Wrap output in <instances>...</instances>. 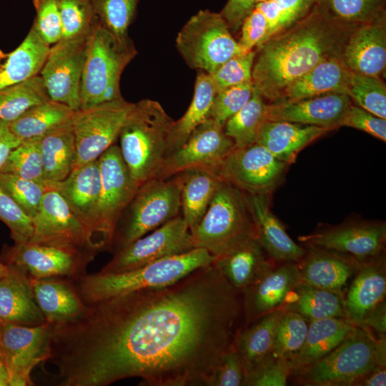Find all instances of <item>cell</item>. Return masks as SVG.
Segmentation results:
<instances>
[{"mask_svg": "<svg viewBox=\"0 0 386 386\" xmlns=\"http://www.w3.org/2000/svg\"><path fill=\"white\" fill-rule=\"evenodd\" d=\"M21 142L9 130L7 124L0 122V172L6 165L11 152Z\"/></svg>", "mask_w": 386, "mask_h": 386, "instance_id": "cell-60", "label": "cell"}, {"mask_svg": "<svg viewBox=\"0 0 386 386\" xmlns=\"http://www.w3.org/2000/svg\"><path fill=\"white\" fill-rule=\"evenodd\" d=\"M6 265L8 271L0 278V324L34 326L46 322L29 277L16 267Z\"/></svg>", "mask_w": 386, "mask_h": 386, "instance_id": "cell-27", "label": "cell"}, {"mask_svg": "<svg viewBox=\"0 0 386 386\" xmlns=\"http://www.w3.org/2000/svg\"><path fill=\"white\" fill-rule=\"evenodd\" d=\"M0 187L31 218L37 213L43 196L49 185L0 172Z\"/></svg>", "mask_w": 386, "mask_h": 386, "instance_id": "cell-47", "label": "cell"}, {"mask_svg": "<svg viewBox=\"0 0 386 386\" xmlns=\"http://www.w3.org/2000/svg\"><path fill=\"white\" fill-rule=\"evenodd\" d=\"M317 4L337 21L354 28L386 19V0H317Z\"/></svg>", "mask_w": 386, "mask_h": 386, "instance_id": "cell-42", "label": "cell"}, {"mask_svg": "<svg viewBox=\"0 0 386 386\" xmlns=\"http://www.w3.org/2000/svg\"><path fill=\"white\" fill-rule=\"evenodd\" d=\"M98 162L101 192L89 237L90 247L97 254L110 252L118 222L139 187L132 179L119 146L109 147L99 156Z\"/></svg>", "mask_w": 386, "mask_h": 386, "instance_id": "cell-9", "label": "cell"}, {"mask_svg": "<svg viewBox=\"0 0 386 386\" xmlns=\"http://www.w3.org/2000/svg\"><path fill=\"white\" fill-rule=\"evenodd\" d=\"M240 31L238 43L245 52L254 50L264 42L267 31V23L257 7L244 19Z\"/></svg>", "mask_w": 386, "mask_h": 386, "instance_id": "cell-57", "label": "cell"}, {"mask_svg": "<svg viewBox=\"0 0 386 386\" xmlns=\"http://www.w3.org/2000/svg\"><path fill=\"white\" fill-rule=\"evenodd\" d=\"M383 141H386V119L379 117L359 106L351 105L341 122Z\"/></svg>", "mask_w": 386, "mask_h": 386, "instance_id": "cell-55", "label": "cell"}, {"mask_svg": "<svg viewBox=\"0 0 386 386\" xmlns=\"http://www.w3.org/2000/svg\"><path fill=\"white\" fill-rule=\"evenodd\" d=\"M51 187L58 191L86 226L89 242L101 192L98 159L74 168L66 178Z\"/></svg>", "mask_w": 386, "mask_h": 386, "instance_id": "cell-26", "label": "cell"}, {"mask_svg": "<svg viewBox=\"0 0 386 386\" xmlns=\"http://www.w3.org/2000/svg\"><path fill=\"white\" fill-rule=\"evenodd\" d=\"M214 259L206 249L194 248L128 271L86 274L76 279V283L81 298L88 305L143 289L166 286L211 264Z\"/></svg>", "mask_w": 386, "mask_h": 386, "instance_id": "cell-3", "label": "cell"}, {"mask_svg": "<svg viewBox=\"0 0 386 386\" xmlns=\"http://www.w3.org/2000/svg\"><path fill=\"white\" fill-rule=\"evenodd\" d=\"M355 327L347 320L342 318L310 322L303 345L288 359L292 374L331 352L353 332Z\"/></svg>", "mask_w": 386, "mask_h": 386, "instance_id": "cell-31", "label": "cell"}, {"mask_svg": "<svg viewBox=\"0 0 386 386\" xmlns=\"http://www.w3.org/2000/svg\"><path fill=\"white\" fill-rule=\"evenodd\" d=\"M254 89L253 82H249L218 91L208 118L224 127L225 122L247 103Z\"/></svg>", "mask_w": 386, "mask_h": 386, "instance_id": "cell-50", "label": "cell"}, {"mask_svg": "<svg viewBox=\"0 0 386 386\" xmlns=\"http://www.w3.org/2000/svg\"><path fill=\"white\" fill-rule=\"evenodd\" d=\"M342 59L353 72L380 77L386 66V19L356 28Z\"/></svg>", "mask_w": 386, "mask_h": 386, "instance_id": "cell-24", "label": "cell"}, {"mask_svg": "<svg viewBox=\"0 0 386 386\" xmlns=\"http://www.w3.org/2000/svg\"><path fill=\"white\" fill-rule=\"evenodd\" d=\"M134 104L122 97L74 112L71 118L76 142L74 169L97 159L114 144Z\"/></svg>", "mask_w": 386, "mask_h": 386, "instance_id": "cell-12", "label": "cell"}, {"mask_svg": "<svg viewBox=\"0 0 386 386\" xmlns=\"http://www.w3.org/2000/svg\"><path fill=\"white\" fill-rule=\"evenodd\" d=\"M346 94L357 106L386 119V86L380 77L352 71Z\"/></svg>", "mask_w": 386, "mask_h": 386, "instance_id": "cell-44", "label": "cell"}, {"mask_svg": "<svg viewBox=\"0 0 386 386\" xmlns=\"http://www.w3.org/2000/svg\"><path fill=\"white\" fill-rule=\"evenodd\" d=\"M244 378V367L233 343L215 372L212 386H242Z\"/></svg>", "mask_w": 386, "mask_h": 386, "instance_id": "cell-56", "label": "cell"}, {"mask_svg": "<svg viewBox=\"0 0 386 386\" xmlns=\"http://www.w3.org/2000/svg\"><path fill=\"white\" fill-rule=\"evenodd\" d=\"M182 217L192 230L205 214L222 179L213 172L203 168L180 172Z\"/></svg>", "mask_w": 386, "mask_h": 386, "instance_id": "cell-37", "label": "cell"}, {"mask_svg": "<svg viewBox=\"0 0 386 386\" xmlns=\"http://www.w3.org/2000/svg\"><path fill=\"white\" fill-rule=\"evenodd\" d=\"M292 370L285 357H271L245 377V386H285Z\"/></svg>", "mask_w": 386, "mask_h": 386, "instance_id": "cell-54", "label": "cell"}, {"mask_svg": "<svg viewBox=\"0 0 386 386\" xmlns=\"http://www.w3.org/2000/svg\"><path fill=\"white\" fill-rule=\"evenodd\" d=\"M49 99L40 75L3 88L0 89V122L8 124Z\"/></svg>", "mask_w": 386, "mask_h": 386, "instance_id": "cell-40", "label": "cell"}, {"mask_svg": "<svg viewBox=\"0 0 386 386\" xmlns=\"http://www.w3.org/2000/svg\"><path fill=\"white\" fill-rule=\"evenodd\" d=\"M361 264L348 254L313 247L297 262L301 282L342 295Z\"/></svg>", "mask_w": 386, "mask_h": 386, "instance_id": "cell-23", "label": "cell"}, {"mask_svg": "<svg viewBox=\"0 0 386 386\" xmlns=\"http://www.w3.org/2000/svg\"><path fill=\"white\" fill-rule=\"evenodd\" d=\"M50 46L32 26L21 44L11 52L0 49V89L39 75Z\"/></svg>", "mask_w": 386, "mask_h": 386, "instance_id": "cell-34", "label": "cell"}, {"mask_svg": "<svg viewBox=\"0 0 386 386\" xmlns=\"http://www.w3.org/2000/svg\"><path fill=\"white\" fill-rule=\"evenodd\" d=\"M330 131L316 126L266 120L259 129L256 143L290 164L302 149Z\"/></svg>", "mask_w": 386, "mask_h": 386, "instance_id": "cell-29", "label": "cell"}, {"mask_svg": "<svg viewBox=\"0 0 386 386\" xmlns=\"http://www.w3.org/2000/svg\"><path fill=\"white\" fill-rule=\"evenodd\" d=\"M174 122L157 101L134 103L119 138L122 157L139 185L154 177L167 156Z\"/></svg>", "mask_w": 386, "mask_h": 386, "instance_id": "cell-4", "label": "cell"}, {"mask_svg": "<svg viewBox=\"0 0 386 386\" xmlns=\"http://www.w3.org/2000/svg\"><path fill=\"white\" fill-rule=\"evenodd\" d=\"M317 0H267L257 7L267 23L266 40L282 32L303 19Z\"/></svg>", "mask_w": 386, "mask_h": 386, "instance_id": "cell-43", "label": "cell"}, {"mask_svg": "<svg viewBox=\"0 0 386 386\" xmlns=\"http://www.w3.org/2000/svg\"><path fill=\"white\" fill-rule=\"evenodd\" d=\"M217 93L211 76L199 71L194 84V93L187 112L174 121L170 131L167 155L180 147L192 132L207 119Z\"/></svg>", "mask_w": 386, "mask_h": 386, "instance_id": "cell-38", "label": "cell"}, {"mask_svg": "<svg viewBox=\"0 0 386 386\" xmlns=\"http://www.w3.org/2000/svg\"><path fill=\"white\" fill-rule=\"evenodd\" d=\"M32 220L33 232L29 242L92 249L87 228L54 187L44 193Z\"/></svg>", "mask_w": 386, "mask_h": 386, "instance_id": "cell-19", "label": "cell"}, {"mask_svg": "<svg viewBox=\"0 0 386 386\" xmlns=\"http://www.w3.org/2000/svg\"><path fill=\"white\" fill-rule=\"evenodd\" d=\"M351 72L342 58L326 59L289 85L277 102H293L330 93L346 94Z\"/></svg>", "mask_w": 386, "mask_h": 386, "instance_id": "cell-30", "label": "cell"}, {"mask_svg": "<svg viewBox=\"0 0 386 386\" xmlns=\"http://www.w3.org/2000/svg\"><path fill=\"white\" fill-rule=\"evenodd\" d=\"M74 110L51 100L39 104L8 124L11 132L21 142L40 139L71 120Z\"/></svg>", "mask_w": 386, "mask_h": 386, "instance_id": "cell-39", "label": "cell"}, {"mask_svg": "<svg viewBox=\"0 0 386 386\" xmlns=\"http://www.w3.org/2000/svg\"><path fill=\"white\" fill-rule=\"evenodd\" d=\"M180 173L172 178L150 179L138 187L117 225L113 254L178 217L181 209Z\"/></svg>", "mask_w": 386, "mask_h": 386, "instance_id": "cell-7", "label": "cell"}, {"mask_svg": "<svg viewBox=\"0 0 386 386\" xmlns=\"http://www.w3.org/2000/svg\"><path fill=\"white\" fill-rule=\"evenodd\" d=\"M385 365V337L356 326L331 352L294 375L303 385L356 386L371 371Z\"/></svg>", "mask_w": 386, "mask_h": 386, "instance_id": "cell-5", "label": "cell"}, {"mask_svg": "<svg viewBox=\"0 0 386 386\" xmlns=\"http://www.w3.org/2000/svg\"><path fill=\"white\" fill-rule=\"evenodd\" d=\"M371 332L377 337H385L386 333V305L385 301L372 309L359 325Z\"/></svg>", "mask_w": 386, "mask_h": 386, "instance_id": "cell-59", "label": "cell"}, {"mask_svg": "<svg viewBox=\"0 0 386 386\" xmlns=\"http://www.w3.org/2000/svg\"><path fill=\"white\" fill-rule=\"evenodd\" d=\"M288 165L254 143L235 147L212 172L246 194L269 195L282 182Z\"/></svg>", "mask_w": 386, "mask_h": 386, "instance_id": "cell-13", "label": "cell"}, {"mask_svg": "<svg viewBox=\"0 0 386 386\" xmlns=\"http://www.w3.org/2000/svg\"><path fill=\"white\" fill-rule=\"evenodd\" d=\"M385 367H379L371 371L359 381L356 386H385Z\"/></svg>", "mask_w": 386, "mask_h": 386, "instance_id": "cell-61", "label": "cell"}, {"mask_svg": "<svg viewBox=\"0 0 386 386\" xmlns=\"http://www.w3.org/2000/svg\"><path fill=\"white\" fill-rule=\"evenodd\" d=\"M101 24L122 42L131 40L128 28L139 0H89Z\"/></svg>", "mask_w": 386, "mask_h": 386, "instance_id": "cell-45", "label": "cell"}, {"mask_svg": "<svg viewBox=\"0 0 386 386\" xmlns=\"http://www.w3.org/2000/svg\"><path fill=\"white\" fill-rule=\"evenodd\" d=\"M8 271V266L0 261V278L4 276Z\"/></svg>", "mask_w": 386, "mask_h": 386, "instance_id": "cell-63", "label": "cell"}, {"mask_svg": "<svg viewBox=\"0 0 386 386\" xmlns=\"http://www.w3.org/2000/svg\"><path fill=\"white\" fill-rule=\"evenodd\" d=\"M269 262L255 237H249L215 256L212 264L233 287L242 292Z\"/></svg>", "mask_w": 386, "mask_h": 386, "instance_id": "cell-32", "label": "cell"}, {"mask_svg": "<svg viewBox=\"0 0 386 386\" xmlns=\"http://www.w3.org/2000/svg\"><path fill=\"white\" fill-rule=\"evenodd\" d=\"M61 38L69 39L89 36L96 20L89 0H57Z\"/></svg>", "mask_w": 386, "mask_h": 386, "instance_id": "cell-48", "label": "cell"}, {"mask_svg": "<svg viewBox=\"0 0 386 386\" xmlns=\"http://www.w3.org/2000/svg\"><path fill=\"white\" fill-rule=\"evenodd\" d=\"M34 299L46 322L52 325L71 321L86 308L76 279L51 277L30 279Z\"/></svg>", "mask_w": 386, "mask_h": 386, "instance_id": "cell-25", "label": "cell"}, {"mask_svg": "<svg viewBox=\"0 0 386 386\" xmlns=\"http://www.w3.org/2000/svg\"><path fill=\"white\" fill-rule=\"evenodd\" d=\"M245 196L254 224L255 239L266 254L279 262H299L307 250L288 235L282 224L272 212L269 195L245 193Z\"/></svg>", "mask_w": 386, "mask_h": 386, "instance_id": "cell-22", "label": "cell"}, {"mask_svg": "<svg viewBox=\"0 0 386 386\" xmlns=\"http://www.w3.org/2000/svg\"><path fill=\"white\" fill-rule=\"evenodd\" d=\"M344 93H330L293 102L267 104L266 120L285 121L333 130L341 127L352 104Z\"/></svg>", "mask_w": 386, "mask_h": 386, "instance_id": "cell-20", "label": "cell"}, {"mask_svg": "<svg viewBox=\"0 0 386 386\" xmlns=\"http://www.w3.org/2000/svg\"><path fill=\"white\" fill-rule=\"evenodd\" d=\"M176 46L189 67L207 74L245 53L220 13L208 9L200 10L187 21L177 36Z\"/></svg>", "mask_w": 386, "mask_h": 386, "instance_id": "cell-10", "label": "cell"}, {"mask_svg": "<svg viewBox=\"0 0 386 386\" xmlns=\"http://www.w3.org/2000/svg\"><path fill=\"white\" fill-rule=\"evenodd\" d=\"M308 325L300 315L284 311L277 325L272 357L288 360L297 352L304 343Z\"/></svg>", "mask_w": 386, "mask_h": 386, "instance_id": "cell-46", "label": "cell"}, {"mask_svg": "<svg viewBox=\"0 0 386 386\" xmlns=\"http://www.w3.org/2000/svg\"><path fill=\"white\" fill-rule=\"evenodd\" d=\"M234 148L224 127L208 118L180 147L165 157L152 179H168L194 168L212 172Z\"/></svg>", "mask_w": 386, "mask_h": 386, "instance_id": "cell-17", "label": "cell"}, {"mask_svg": "<svg viewBox=\"0 0 386 386\" xmlns=\"http://www.w3.org/2000/svg\"><path fill=\"white\" fill-rule=\"evenodd\" d=\"M282 310L296 312L309 322L332 317L347 320L343 295L302 282L290 294Z\"/></svg>", "mask_w": 386, "mask_h": 386, "instance_id": "cell-36", "label": "cell"}, {"mask_svg": "<svg viewBox=\"0 0 386 386\" xmlns=\"http://www.w3.org/2000/svg\"><path fill=\"white\" fill-rule=\"evenodd\" d=\"M52 325L0 324V355L9 375V386L34 385L33 369L51 358Z\"/></svg>", "mask_w": 386, "mask_h": 386, "instance_id": "cell-14", "label": "cell"}, {"mask_svg": "<svg viewBox=\"0 0 386 386\" xmlns=\"http://www.w3.org/2000/svg\"><path fill=\"white\" fill-rule=\"evenodd\" d=\"M194 249L191 232L182 217H177L114 254L98 272L118 273Z\"/></svg>", "mask_w": 386, "mask_h": 386, "instance_id": "cell-15", "label": "cell"}, {"mask_svg": "<svg viewBox=\"0 0 386 386\" xmlns=\"http://www.w3.org/2000/svg\"><path fill=\"white\" fill-rule=\"evenodd\" d=\"M0 386H9V375L6 364L0 355Z\"/></svg>", "mask_w": 386, "mask_h": 386, "instance_id": "cell-62", "label": "cell"}, {"mask_svg": "<svg viewBox=\"0 0 386 386\" xmlns=\"http://www.w3.org/2000/svg\"><path fill=\"white\" fill-rule=\"evenodd\" d=\"M386 239L384 223H354L332 227L302 237L311 247L348 254L360 262L377 257Z\"/></svg>", "mask_w": 386, "mask_h": 386, "instance_id": "cell-21", "label": "cell"}, {"mask_svg": "<svg viewBox=\"0 0 386 386\" xmlns=\"http://www.w3.org/2000/svg\"><path fill=\"white\" fill-rule=\"evenodd\" d=\"M301 282L297 262H271L242 291L244 326L274 310L282 309L289 296Z\"/></svg>", "mask_w": 386, "mask_h": 386, "instance_id": "cell-18", "label": "cell"}, {"mask_svg": "<svg viewBox=\"0 0 386 386\" xmlns=\"http://www.w3.org/2000/svg\"><path fill=\"white\" fill-rule=\"evenodd\" d=\"M190 232L194 248L204 249L214 257L255 237L245 193L222 180L201 221Z\"/></svg>", "mask_w": 386, "mask_h": 386, "instance_id": "cell-8", "label": "cell"}, {"mask_svg": "<svg viewBox=\"0 0 386 386\" xmlns=\"http://www.w3.org/2000/svg\"><path fill=\"white\" fill-rule=\"evenodd\" d=\"M355 274L344 302L347 320L359 326L365 316L385 300V262L376 257L362 262Z\"/></svg>", "mask_w": 386, "mask_h": 386, "instance_id": "cell-28", "label": "cell"}, {"mask_svg": "<svg viewBox=\"0 0 386 386\" xmlns=\"http://www.w3.org/2000/svg\"><path fill=\"white\" fill-rule=\"evenodd\" d=\"M244 326L242 292L212 263L166 286L88 304L53 325L51 361L60 386H212Z\"/></svg>", "mask_w": 386, "mask_h": 386, "instance_id": "cell-1", "label": "cell"}, {"mask_svg": "<svg viewBox=\"0 0 386 386\" xmlns=\"http://www.w3.org/2000/svg\"><path fill=\"white\" fill-rule=\"evenodd\" d=\"M97 254L89 248L25 242L5 246L0 257L5 264L22 270L29 279L51 277L77 279Z\"/></svg>", "mask_w": 386, "mask_h": 386, "instance_id": "cell-11", "label": "cell"}, {"mask_svg": "<svg viewBox=\"0 0 386 386\" xmlns=\"http://www.w3.org/2000/svg\"><path fill=\"white\" fill-rule=\"evenodd\" d=\"M284 312L279 309L266 314L243 326L236 335L234 345L245 377L272 357L277 325Z\"/></svg>", "mask_w": 386, "mask_h": 386, "instance_id": "cell-33", "label": "cell"}, {"mask_svg": "<svg viewBox=\"0 0 386 386\" xmlns=\"http://www.w3.org/2000/svg\"><path fill=\"white\" fill-rule=\"evenodd\" d=\"M267 0H228L220 12L230 31L237 32L244 19L259 4Z\"/></svg>", "mask_w": 386, "mask_h": 386, "instance_id": "cell-58", "label": "cell"}, {"mask_svg": "<svg viewBox=\"0 0 386 386\" xmlns=\"http://www.w3.org/2000/svg\"><path fill=\"white\" fill-rule=\"evenodd\" d=\"M132 39L122 42L96 17L90 33L80 87V108L122 98L121 74L137 55Z\"/></svg>", "mask_w": 386, "mask_h": 386, "instance_id": "cell-6", "label": "cell"}, {"mask_svg": "<svg viewBox=\"0 0 386 386\" xmlns=\"http://www.w3.org/2000/svg\"><path fill=\"white\" fill-rule=\"evenodd\" d=\"M255 49L236 55L209 74L217 91L227 87L252 82V67Z\"/></svg>", "mask_w": 386, "mask_h": 386, "instance_id": "cell-51", "label": "cell"}, {"mask_svg": "<svg viewBox=\"0 0 386 386\" xmlns=\"http://www.w3.org/2000/svg\"><path fill=\"white\" fill-rule=\"evenodd\" d=\"M36 11L33 26L49 46L61 38V21L57 0H32Z\"/></svg>", "mask_w": 386, "mask_h": 386, "instance_id": "cell-53", "label": "cell"}, {"mask_svg": "<svg viewBox=\"0 0 386 386\" xmlns=\"http://www.w3.org/2000/svg\"><path fill=\"white\" fill-rule=\"evenodd\" d=\"M89 35L55 43L40 71L50 100L74 111L81 107V80Z\"/></svg>", "mask_w": 386, "mask_h": 386, "instance_id": "cell-16", "label": "cell"}, {"mask_svg": "<svg viewBox=\"0 0 386 386\" xmlns=\"http://www.w3.org/2000/svg\"><path fill=\"white\" fill-rule=\"evenodd\" d=\"M0 220L10 229L14 243L30 240L33 232V220L0 187Z\"/></svg>", "mask_w": 386, "mask_h": 386, "instance_id": "cell-52", "label": "cell"}, {"mask_svg": "<svg viewBox=\"0 0 386 386\" xmlns=\"http://www.w3.org/2000/svg\"><path fill=\"white\" fill-rule=\"evenodd\" d=\"M355 29L337 21L316 3L300 21L255 48L254 88L270 103L279 101L289 85L319 63L342 58Z\"/></svg>", "mask_w": 386, "mask_h": 386, "instance_id": "cell-2", "label": "cell"}, {"mask_svg": "<svg viewBox=\"0 0 386 386\" xmlns=\"http://www.w3.org/2000/svg\"><path fill=\"white\" fill-rule=\"evenodd\" d=\"M39 141L40 139H34L21 142L11 152L1 172L46 184Z\"/></svg>", "mask_w": 386, "mask_h": 386, "instance_id": "cell-49", "label": "cell"}, {"mask_svg": "<svg viewBox=\"0 0 386 386\" xmlns=\"http://www.w3.org/2000/svg\"><path fill=\"white\" fill-rule=\"evenodd\" d=\"M39 142L44 180L52 187L74 169L76 142L71 120L44 135Z\"/></svg>", "mask_w": 386, "mask_h": 386, "instance_id": "cell-35", "label": "cell"}, {"mask_svg": "<svg viewBox=\"0 0 386 386\" xmlns=\"http://www.w3.org/2000/svg\"><path fill=\"white\" fill-rule=\"evenodd\" d=\"M264 99L254 88L247 103L225 122L224 133L234 142L235 147L256 143L259 129L266 121L267 104Z\"/></svg>", "mask_w": 386, "mask_h": 386, "instance_id": "cell-41", "label": "cell"}]
</instances>
